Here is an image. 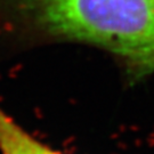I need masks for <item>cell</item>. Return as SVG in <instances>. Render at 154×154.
Listing matches in <instances>:
<instances>
[{
	"label": "cell",
	"instance_id": "1",
	"mask_svg": "<svg viewBox=\"0 0 154 154\" xmlns=\"http://www.w3.org/2000/svg\"><path fill=\"white\" fill-rule=\"evenodd\" d=\"M0 16L24 38L107 50L134 80L154 72V0H0Z\"/></svg>",
	"mask_w": 154,
	"mask_h": 154
},
{
	"label": "cell",
	"instance_id": "2",
	"mask_svg": "<svg viewBox=\"0 0 154 154\" xmlns=\"http://www.w3.org/2000/svg\"><path fill=\"white\" fill-rule=\"evenodd\" d=\"M0 154H63L34 137L0 106Z\"/></svg>",
	"mask_w": 154,
	"mask_h": 154
}]
</instances>
